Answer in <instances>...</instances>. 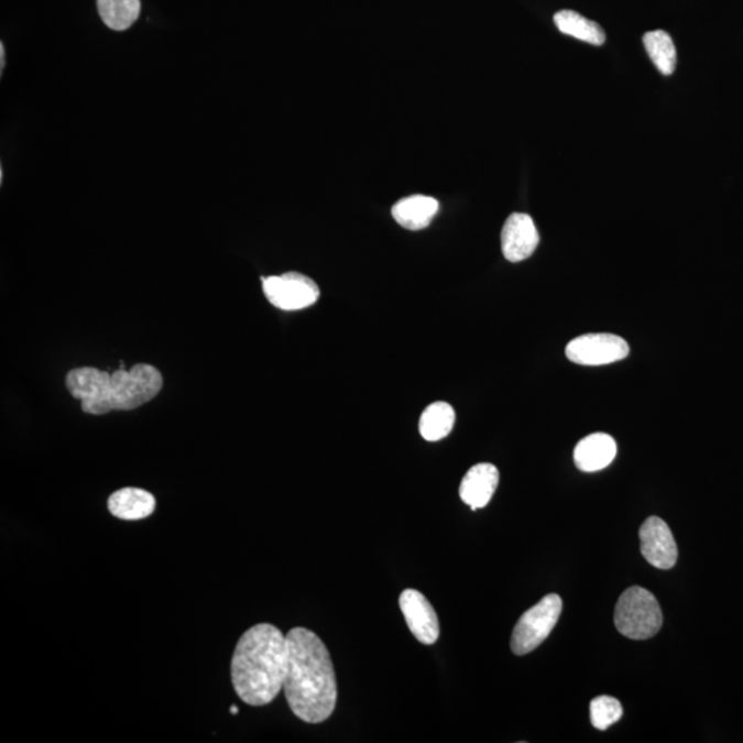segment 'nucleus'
<instances>
[{"label":"nucleus","mask_w":743,"mask_h":743,"mask_svg":"<svg viewBox=\"0 0 743 743\" xmlns=\"http://www.w3.org/2000/svg\"><path fill=\"white\" fill-rule=\"evenodd\" d=\"M643 44L660 74H674L677 63L676 47L668 32L663 30L647 32L643 36Z\"/></svg>","instance_id":"a211bd4d"},{"label":"nucleus","mask_w":743,"mask_h":743,"mask_svg":"<svg viewBox=\"0 0 743 743\" xmlns=\"http://www.w3.org/2000/svg\"><path fill=\"white\" fill-rule=\"evenodd\" d=\"M400 608L412 635L423 644H434L439 637V621L433 604L416 589H405L400 597Z\"/></svg>","instance_id":"1a4fd4ad"},{"label":"nucleus","mask_w":743,"mask_h":743,"mask_svg":"<svg viewBox=\"0 0 743 743\" xmlns=\"http://www.w3.org/2000/svg\"><path fill=\"white\" fill-rule=\"evenodd\" d=\"M539 236L531 215L515 212L505 220L501 230V250L506 261H525L536 251Z\"/></svg>","instance_id":"9d476101"},{"label":"nucleus","mask_w":743,"mask_h":743,"mask_svg":"<svg viewBox=\"0 0 743 743\" xmlns=\"http://www.w3.org/2000/svg\"><path fill=\"white\" fill-rule=\"evenodd\" d=\"M455 422L454 407L446 402H434L423 412L418 429H420L422 437L428 442H437V440L448 437L454 429Z\"/></svg>","instance_id":"dca6fc26"},{"label":"nucleus","mask_w":743,"mask_h":743,"mask_svg":"<svg viewBox=\"0 0 743 743\" xmlns=\"http://www.w3.org/2000/svg\"><path fill=\"white\" fill-rule=\"evenodd\" d=\"M0 54H2V58H0V59H2V70H3V65H4V47H3V44H2V46H0Z\"/></svg>","instance_id":"aec40b11"},{"label":"nucleus","mask_w":743,"mask_h":743,"mask_svg":"<svg viewBox=\"0 0 743 743\" xmlns=\"http://www.w3.org/2000/svg\"><path fill=\"white\" fill-rule=\"evenodd\" d=\"M288 668V643L278 627L259 624L237 643L231 658L234 691L251 707H264L284 688Z\"/></svg>","instance_id":"f03ea898"},{"label":"nucleus","mask_w":743,"mask_h":743,"mask_svg":"<svg viewBox=\"0 0 743 743\" xmlns=\"http://www.w3.org/2000/svg\"><path fill=\"white\" fill-rule=\"evenodd\" d=\"M288 668L284 692L292 712L306 723L328 720L338 701L332 658L321 638L306 627H294L286 635Z\"/></svg>","instance_id":"f257e3e1"},{"label":"nucleus","mask_w":743,"mask_h":743,"mask_svg":"<svg viewBox=\"0 0 743 743\" xmlns=\"http://www.w3.org/2000/svg\"><path fill=\"white\" fill-rule=\"evenodd\" d=\"M103 24L113 31H125L141 13V0H97Z\"/></svg>","instance_id":"f3484780"},{"label":"nucleus","mask_w":743,"mask_h":743,"mask_svg":"<svg viewBox=\"0 0 743 743\" xmlns=\"http://www.w3.org/2000/svg\"><path fill=\"white\" fill-rule=\"evenodd\" d=\"M66 387L81 402L88 415H107L112 411H134L147 404L163 389V376L149 363H136L130 371L112 373L85 367L66 374Z\"/></svg>","instance_id":"7ed1b4c3"},{"label":"nucleus","mask_w":743,"mask_h":743,"mask_svg":"<svg viewBox=\"0 0 743 743\" xmlns=\"http://www.w3.org/2000/svg\"><path fill=\"white\" fill-rule=\"evenodd\" d=\"M554 22L561 33L576 37L578 41L593 44V46H602L605 42V33L602 26L578 14L577 11H558L554 15Z\"/></svg>","instance_id":"2eb2a0df"},{"label":"nucleus","mask_w":743,"mask_h":743,"mask_svg":"<svg viewBox=\"0 0 743 743\" xmlns=\"http://www.w3.org/2000/svg\"><path fill=\"white\" fill-rule=\"evenodd\" d=\"M156 509V499L140 488H124L110 494L108 510L110 514L123 521H141L151 516Z\"/></svg>","instance_id":"ddd939ff"},{"label":"nucleus","mask_w":743,"mask_h":743,"mask_svg":"<svg viewBox=\"0 0 743 743\" xmlns=\"http://www.w3.org/2000/svg\"><path fill=\"white\" fill-rule=\"evenodd\" d=\"M500 473L498 467L490 462H479L467 471L460 484V498L472 511L483 509L492 500L499 487Z\"/></svg>","instance_id":"9b49d317"},{"label":"nucleus","mask_w":743,"mask_h":743,"mask_svg":"<svg viewBox=\"0 0 743 743\" xmlns=\"http://www.w3.org/2000/svg\"><path fill=\"white\" fill-rule=\"evenodd\" d=\"M439 204L429 196L416 195L402 198L395 204L391 214L402 228L409 230L426 229L435 215H437Z\"/></svg>","instance_id":"4468645a"},{"label":"nucleus","mask_w":743,"mask_h":743,"mask_svg":"<svg viewBox=\"0 0 743 743\" xmlns=\"http://www.w3.org/2000/svg\"><path fill=\"white\" fill-rule=\"evenodd\" d=\"M616 456V444L609 434L597 433L588 435L577 444L575 462L578 470L597 472L609 467Z\"/></svg>","instance_id":"f8f14e48"},{"label":"nucleus","mask_w":743,"mask_h":743,"mask_svg":"<svg viewBox=\"0 0 743 743\" xmlns=\"http://www.w3.org/2000/svg\"><path fill=\"white\" fill-rule=\"evenodd\" d=\"M264 296L274 307L284 312H297L318 301L319 288L305 274L288 272L262 277Z\"/></svg>","instance_id":"423d86ee"},{"label":"nucleus","mask_w":743,"mask_h":743,"mask_svg":"<svg viewBox=\"0 0 743 743\" xmlns=\"http://www.w3.org/2000/svg\"><path fill=\"white\" fill-rule=\"evenodd\" d=\"M616 630L632 641H646L657 635L663 626V611L652 592L632 587L621 594L615 604Z\"/></svg>","instance_id":"20e7f679"},{"label":"nucleus","mask_w":743,"mask_h":743,"mask_svg":"<svg viewBox=\"0 0 743 743\" xmlns=\"http://www.w3.org/2000/svg\"><path fill=\"white\" fill-rule=\"evenodd\" d=\"M589 709H591V723L598 730H608L622 718L621 702L613 697L594 698Z\"/></svg>","instance_id":"6ab92c4d"},{"label":"nucleus","mask_w":743,"mask_h":743,"mask_svg":"<svg viewBox=\"0 0 743 743\" xmlns=\"http://www.w3.org/2000/svg\"><path fill=\"white\" fill-rule=\"evenodd\" d=\"M630 356V345L613 334H588L572 339L566 357L583 367L609 365Z\"/></svg>","instance_id":"0eeeda50"},{"label":"nucleus","mask_w":743,"mask_h":743,"mask_svg":"<svg viewBox=\"0 0 743 743\" xmlns=\"http://www.w3.org/2000/svg\"><path fill=\"white\" fill-rule=\"evenodd\" d=\"M564 609L559 594L549 593L516 622L511 637V649L525 655L536 649L553 632Z\"/></svg>","instance_id":"39448f33"},{"label":"nucleus","mask_w":743,"mask_h":743,"mask_svg":"<svg viewBox=\"0 0 743 743\" xmlns=\"http://www.w3.org/2000/svg\"><path fill=\"white\" fill-rule=\"evenodd\" d=\"M230 712L233 713V714L239 713V708H237V707H231V708H230Z\"/></svg>","instance_id":"412c9836"},{"label":"nucleus","mask_w":743,"mask_h":743,"mask_svg":"<svg viewBox=\"0 0 743 743\" xmlns=\"http://www.w3.org/2000/svg\"><path fill=\"white\" fill-rule=\"evenodd\" d=\"M641 550L649 565L660 570H669L677 561V545L666 522L658 516L644 521L641 532Z\"/></svg>","instance_id":"6e6552de"}]
</instances>
